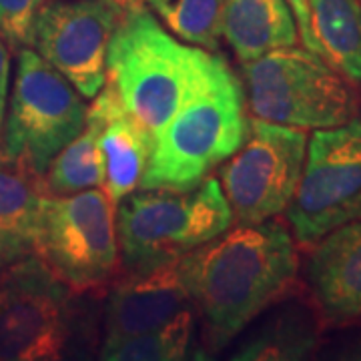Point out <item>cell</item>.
<instances>
[{"mask_svg":"<svg viewBox=\"0 0 361 361\" xmlns=\"http://www.w3.org/2000/svg\"><path fill=\"white\" fill-rule=\"evenodd\" d=\"M8 82H11V49L0 37V129L6 111V99H8Z\"/></svg>","mask_w":361,"mask_h":361,"instance_id":"obj_25","label":"cell"},{"mask_svg":"<svg viewBox=\"0 0 361 361\" xmlns=\"http://www.w3.org/2000/svg\"><path fill=\"white\" fill-rule=\"evenodd\" d=\"M28 253H32V243L26 237L11 231H0V273Z\"/></svg>","mask_w":361,"mask_h":361,"instance_id":"obj_23","label":"cell"},{"mask_svg":"<svg viewBox=\"0 0 361 361\" xmlns=\"http://www.w3.org/2000/svg\"><path fill=\"white\" fill-rule=\"evenodd\" d=\"M191 311L179 261L141 273H127L113 285L103 305V341L142 336Z\"/></svg>","mask_w":361,"mask_h":361,"instance_id":"obj_12","label":"cell"},{"mask_svg":"<svg viewBox=\"0 0 361 361\" xmlns=\"http://www.w3.org/2000/svg\"><path fill=\"white\" fill-rule=\"evenodd\" d=\"M47 0H0V37L11 51L30 49L32 23Z\"/></svg>","mask_w":361,"mask_h":361,"instance_id":"obj_22","label":"cell"},{"mask_svg":"<svg viewBox=\"0 0 361 361\" xmlns=\"http://www.w3.org/2000/svg\"><path fill=\"white\" fill-rule=\"evenodd\" d=\"M193 313L187 311L167 325L142 336L106 339L99 348L104 361H175L187 357L193 339Z\"/></svg>","mask_w":361,"mask_h":361,"instance_id":"obj_20","label":"cell"},{"mask_svg":"<svg viewBox=\"0 0 361 361\" xmlns=\"http://www.w3.org/2000/svg\"><path fill=\"white\" fill-rule=\"evenodd\" d=\"M295 241L277 221L235 225L179 259L191 305L211 351L223 349L293 285Z\"/></svg>","mask_w":361,"mask_h":361,"instance_id":"obj_1","label":"cell"},{"mask_svg":"<svg viewBox=\"0 0 361 361\" xmlns=\"http://www.w3.org/2000/svg\"><path fill=\"white\" fill-rule=\"evenodd\" d=\"M319 331L305 311L287 310L265 323L247 339L233 360H305L317 349Z\"/></svg>","mask_w":361,"mask_h":361,"instance_id":"obj_17","label":"cell"},{"mask_svg":"<svg viewBox=\"0 0 361 361\" xmlns=\"http://www.w3.org/2000/svg\"><path fill=\"white\" fill-rule=\"evenodd\" d=\"M101 2L113 6L118 13H129V11H137V8H149L153 13H159L171 0H101Z\"/></svg>","mask_w":361,"mask_h":361,"instance_id":"obj_26","label":"cell"},{"mask_svg":"<svg viewBox=\"0 0 361 361\" xmlns=\"http://www.w3.org/2000/svg\"><path fill=\"white\" fill-rule=\"evenodd\" d=\"M247 125L241 80L209 52L191 92L155 137L139 189H193L239 149Z\"/></svg>","mask_w":361,"mask_h":361,"instance_id":"obj_3","label":"cell"},{"mask_svg":"<svg viewBox=\"0 0 361 361\" xmlns=\"http://www.w3.org/2000/svg\"><path fill=\"white\" fill-rule=\"evenodd\" d=\"M44 197L40 177L0 155V231L23 235L32 243Z\"/></svg>","mask_w":361,"mask_h":361,"instance_id":"obj_19","label":"cell"},{"mask_svg":"<svg viewBox=\"0 0 361 361\" xmlns=\"http://www.w3.org/2000/svg\"><path fill=\"white\" fill-rule=\"evenodd\" d=\"M44 193L63 197L89 191L104 185V161L97 145L94 130L85 123V129L63 147L44 175L40 177Z\"/></svg>","mask_w":361,"mask_h":361,"instance_id":"obj_18","label":"cell"},{"mask_svg":"<svg viewBox=\"0 0 361 361\" xmlns=\"http://www.w3.org/2000/svg\"><path fill=\"white\" fill-rule=\"evenodd\" d=\"M32 251L0 273V361L89 360L103 311Z\"/></svg>","mask_w":361,"mask_h":361,"instance_id":"obj_2","label":"cell"},{"mask_svg":"<svg viewBox=\"0 0 361 361\" xmlns=\"http://www.w3.org/2000/svg\"><path fill=\"white\" fill-rule=\"evenodd\" d=\"M285 213L303 247L361 219V115L334 129L313 130L301 179Z\"/></svg>","mask_w":361,"mask_h":361,"instance_id":"obj_9","label":"cell"},{"mask_svg":"<svg viewBox=\"0 0 361 361\" xmlns=\"http://www.w3.org/2000/svg\"><path fill=\"white\" fill-rule=\"evenodd\" d=\"M305 277L325 322L361 323V219L337 227L313 245Z\"/></svg>","mask_w":361,"mask_h":361,"instance_id":"obj_14","label":"cell"},{"mask_svg":"<svg viewBox=\"0 0 361 361\" xmlns=\"http://www.w3.org/2000/svg\"><path fill=\"white\" fill-rule=\"evenodd\" d=\"M241 65L245 104L255 118L319 130L360 116V89L305 47L277 49Z\"/></svg>","mask_w":361,"mask_h":361,"instance_id":"obj_6","label":"cell"},{"mask_svg":"<svg viewBox=\"0 0 361 361\" xmlns=\"http://www.w3.org/2000/svg\"><path fill=\"white\" fill-rule=\"evenodd\" d=\"M233 225L219 180L193 189H137L116 203V237L127 273L155 269L217 237Z\"/></svg>","mask_w":361,"mask_h":361,"instance_id":"obj_5","label":"cell"},{"mask_svg":"<svg viewBox=\"0 0 361 361\" xmlns=\"http://www.w3.org/2000/svg\"><path fill=\"white\" fill-rule=\"evenodd\" d=\"M87 125L94 130L104 161L103 189L113 203L141 187L153 151V137L123 106L115 89L104 87L87 106Z\"/></svg>","mask_w":361,"mask_h":361,"instance_id":"obj_13","label":"cell"},{"mask_svg":"<svg viewBox=\"0 0 361 361\" xmlns=\"http://www.w3.org/2000/svg\"><path fill=\"white\" fill-rule=\"evenodd\" d=\"M209 51L185 47L149 8L121 14L106 49V82L155 141L195 87Z\"/></svg>","mask_w":361,"mask_h":361,"instance_id":"obj_4","label":"cell"},{"mask_svg":"<svg viewBox=\"0 0 361 361\" xmlns=\"http://www.w3.org/2000/svg\"><path fill=\"white\" fill-rule=\"evenodd\" d=\"M289 11L293 14L297 25V32H299V40L303 42V47L307 51L319 54L317 51V44L313 39V32H311V13H310V0H285Z\"/></svg>","mask_w":361,"mask_h":361,"instance_id":"obj_24","label":"cell"},{"mask_svg":"<svg viewBox=\"0 0 361 361\" xmlns=\"http://www.w3.org/2000/svg\"><path fill=\"white\" fill-rule=\"evenodd\" d=\"M115 207L103 187L63 197L47 195L32 251L73 289L103 287L121 263Z\"/></svg>","mask_w":361,"mask_h":361,"instance_id":"obj_8","label":"cell"},{"mask_svg":"<svg viewBox=\"0 0 361 361\" xmlns=\"http://www.w3.org/2000/svg\"><path fill=\"white\" fill-rule=\"evenodd\" d=\"M121 14L101 0H47L32 23L30 49L92 99L106 82V49Z\"/></svg>","mask_w":361,"mask_h":361,"instance_id":"obj_11","label":"cell"},{"mask_svg":"<svg viewBox=\"0 0 361 361\" xmlns=\"http://www.w3.org/2000/svg\"><path fill=\"white\" fill-rule=\"evenodd\" d=\"M319 56L361 89V0H310Z\"/></svg>","mask_w":361,"mask_h":361,"instance_id":"obj_16","label":"cell"},{"mask_svg":"<svg viewBox=\"0 0 361 361\" xmlns=\"http://www.w3.org/2000/svg\"><path fill=\"white\" fill-rule=\"evenodd\" d=\"M85 123L87 104L78 90L40 54L20 49L0 129V155L42 177Z\"/></svg>","mask_w":361,"mask_h":361,"instance_id":"obj_7","label":"cell"},{"mask_svg":"<svg viewBox=\"0 0 361 361\" xmlns=\"http://www.w3.org/2000/svg\"><path fill=\"white\" fill-rule=\"evenodd\" d=\"M227 0H171L159 11L171 35L209 52L219 51Z\"/></svg>","mask_w":361,"mask_h":361,"instance_id":"obj_21","label":"cell"},{"mask_svg":"<svg viewBox=\"0 0 361 361\" xmlns=\"http://www.w3.org/2000/svg\"><path fill=\"white\" fill-rule=\"evenodd\" d=\"M223 39L241 63L297 47L299 32L285 0H227Z\"/></svg>","mask_w":361,"mask_h":361,"instance_id":"obj_15","label":"cell"},{"mask_svg":"<svg viewBox=\"0 0 361 361\" xmlns=\"http://www.w3.org/2000/svg\"><path fill=\"white\" fill-rule=\"evenodd\" d=\"M307 139V130L249 118L245 139L221 167L233 225H255L285 213L301 179Z\"/></svg>","mask_w":361,"mask_h":361,"instance_id":"obj_10","label":"cell"}]
</instances>
